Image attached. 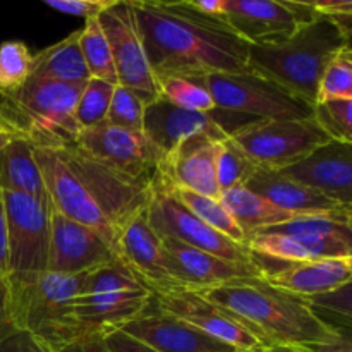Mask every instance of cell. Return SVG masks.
<instances>
[{
	"label": "cell",
	"mask_w": 352,
	"mask_h": 352,
	"mask_svg": "<svg viewBox=\"0 0 352 352\" xmlns=\"http://www.w3.org/2000/svg\"><path fill=\"white\" fill-rule=\"evenodd\" d=\"M55 212L102 234L117 253V239L133 217L146 210L151 184L133 181L93 158L76 143L34 146Z\"/></svg>",
	"instance_id": "1"
},
{
	"label": "cell",
	"mask_w": 352,
	"mask_h": 352,
	"mask_svg": "<svg viewBox=\"0 0 352 352\" xmlns=\"http://www.w3.org/2000/svg\"><path fill=\"white\" fill-rule=\"evenodd\" d=\"M129 2L157 78L246 71L250 45L222 19L203 16L186 2Z\"/></svg>",
	"instance_id": "2"
},
{
	"label": "cell",
	"mask_w": 352,
	"mask_h": 352,
	"mask_svg": "<svg viewBox=\"0 0 352 352\" xmlns=\"http://www.w3.org/2000/svg\"><path fill=\"white\" fill-rule=\"evenodd\" d=\"M212 302L239 316L267 346H318L337 337L306 299L272 285L265 277L239 278L201 291Z\"/></svg>",
	"instance_id": "3"
},
{
	"label": "cell",
	"mask_w": 352,
	"mask_h": 352,
	"mask_svg": "<svg viewBox=\"0 0 352 352\" xmlns=\"http://www.w3.org/2000/svg\"><path fill=\"white\" fill-rule=\"evenodd\" d=\"M346 48L347 36L342 28L330 17L316 16L285 41L250 45L246 71L315 107L327 65Z\"/></svg>",
	"instance_id": "4"
},
{
	"label": "cell",
	"mask_w": 352,
	"mask_h": 352,
	"mask_svg": "<svg viewBox=\"0 0 352 352\" xmlns=\"http://www.w3.org/2000/svg\"><path fill=\"white\" fill-rule=\"evenodd\" d=\"M81 275L55 272L9 274L10 315L19 332L33 337L45 352H60L88 336L74 315Z\"/></svg>",
	"instance_id": "5"
},
{
	"label": "cell",
	"mask_w": 352,
	"mask_h": 352,
	"mask_svg": "<svg viewBox=\"0 0 352 352\" xmlns=\"http://www.w3.org/2000/svg\"><path fill=\"white\" fill-rule=\"evenodd\" d=\"M85 85L30 78L14 91H0V109L33 146H65L81 133L76 107Z\"/></svg>",
	"instance_id": "6"
},
{
	"label": "cell",
	"mask_w": 352,
	"mask_h": 352,
	"mask_svg": "<svg viewBox=\"0 0 352 352\" xmlns=\"http://www.w3.org/2000/svg\"><path fill=\"white\" fill-rule=\"evenodd\" d=\"M248 250L256 256L282 263L352 258V230L340 210L305 215L254 232L248 239Z\"/></svg>",
	"instance_id": "7"
},
{
	"label": "cell",
	"mask_w": 352,
	"mask_h": 352,
	"mask_svg": "<svg viewBox=\"0 0 352 352\" xmlns=\"http://www.w3.org/2000/svg\"><path fill=\"white\" fill-rule=\"evenodd\" d=\"M153 294L120 261L85 274L74 315L88 333L122 329L143 315Z\"/></svg>",
	"instance_id": "8"
},
{
	"label": "cell",
	"mask_w": 352,
	"mask_h": 352,
	"mask_svg": "<svg viewBox=\"0 0 352 352\" xmlns=\"http://www.w3.org/2000/svg\"><path fill=\"white\" fill-rule=\"evenodd\" d=\"M215 107L265 120L313 119L315 107L250 71L203 76Z\"/></svg>",
	"instance_id": "9"
},
{
	"label": "cell",
	"mask_w": 352,
	"mask_h": 352,
	"mask_svg": "<svg viewBox=\"0 0 352 352\" xmlns=\"http://www.w3.org/2000/svg\"><path fill=\"white\" fill-rule=\"evenodd\" d=\"M230 140L260 168L285 170L330 141L316 119L256 120Z\"/></svg>",
	"instance_id": "10"
},
{
	"label": "cell",
	"mask_w": 352,
	"mask_h": 352,
	"mask_svg": "<svg viewBox=\"0 0 352 352\" xmlns=\"http://www.w3.org/2000/svg\"><path fill=\"white\" fill-rule=\"evenodd\" d=\"M146 220L160 237L177 239L188 246L212 253L229 261H253L248 246L234 243L219 230L206 226L188 206L182 205L172 189L157 177L146 206Z\"/></svg>",
	"instance_id": "11"
},
{
	"label": "cell",
	"mask_w": 352,
	"mask_h": 352,
	"mask_svg": "<svg viewBox=\"0 0 352 352\" xmlns=\"http://www.w3.org/2000/svg\"><path fill=\"white\" fill-rule=\"evenodd\" d=\"M76 144L119 174L151 186L164 162V153L144 133L112 126L107 120L81 129Z\"/></svg>",
	"instance_id": "12"
},
{
	"label": "cell",
	"mask_w": 352,
	"mask_h": 352,
	"mask_svg": "<svg viewBox=\"0 0 352 352\" xmlns=\"http://www.w3.org/2000/svg\"><path fill=\"white\" fill-rule=\"evenodd\" d=\"M98 21L112 50L119 85L138 93L146 105L160 98V86L148 62L129 0H113Z\"/></svg>",
	"instance_id": "13"
},
{
	"label": "cell",
	"mask_w": 352,
	"mask_h": 352,
	"mask_svg": "<svg viewBox=\"0 0 352 352\" xmlns=\"http://www.w3.org/2000/svg\"><path fill=\"white\" fill-rule=\"evenodd\" d=\"M2 192L7 217L9 274L47 272L52 206L28 195Z\"/></svg>",
	"instance_id": "14"
},
{
	"label": "cell",
	"mask_w": 352,
	"mask_h": 352,
	"mask_svg": "<svg viewBox=\"0 0 352 352\" xmlns=\"http://www.w3.org/2000/svg\"><path fill=\"white\" fill-rule=\"evenodd\" d=\"M316 17L306 0H226L223 23L248 45H275Z\"/></svg>",
	"instance_id": "15"
},
{
	"label": "cell",
	"mask_w": 352,
	"mask_h": 352,
	"mask_svg": "<svg viewBox=\"0 0 352 352\" xmlns=\"http://www.w3.org/2000/svg\"><path fill=\"white\" fill-rule=\"evenodd\" d=\"M117 258L153 296L184 289L162 237L148 223L146 210L122 227L117 239Z\"/></svg>",
	"instance_id": "16"
},
{
	"label": "cell",
	"mask_w": 352,
	"mask_h": 352,
	"mask_svg": "<svg viewBox=\"0 0 352 352\" xmlns=\"http://www.w3.org/2000/svg\"><path fill=\"white\" fill-rule=\"evenodd\" d=\"M153 301L162 311L191 323L206 336L232 346L234 349L261 352L268 347L246 322L223 306L206 299L201 292L179 289L153 296Z\"/></svg>",
	"instance_id": "17"
},
{
	"label": "cell",
	"mask_w": 352,
	"mask_h": 352,
	"mask_svg": "<svg viewBox=\"0 0 352 352\" xmlns=\"http://www.w3.org/2000/svg\"><path fill=\"white\" fill-rule=\"evenodd\" d=\"M119 261L112 244L95 229L50 210L48 272L81 275Z\"/></svg>",
	"instance_id": "18"
},
{
	"label": "cell",
	"mask_w": 352,
	"mask_h": 352,
	"mask_svg": "<svg viewBox=\"0 0 352 352\" xmlns=\"http://www.w3.org/2000/svg\"><path fill=\"white\" fill-rule=\"evenodd\" d=\"M219 143L208 136H192L181 141L162 162L158 177L172 188L189 189L208 198L220 199L217 181Z\"/></svg>",
	"instance_id": "19"
},
{
	"label": "cell",
	"mask_w": 352,
	"mask_h": 352,
	"mask_svg": "<svg viewBox=\"0 0 352 352\" xmlns=\"http://www.w3.org/2000/svg\"><path fill=\"white\" fill-rule=\"evenodd\" d=\"M285 174L332 199L340 208L352 206V144L330 140Z\"/></svg>",
	"instance_id": "20"
},
{
	"label": "cell",
	"mask_w": 352,
	"mask_h": 352,
	"mask_svg": "<svg viewBox=\"0 0 352 352\" xmlns=\"http://www.w3.org/2000/svg\"><path fill=\"white\" fill-rule=\"evenodd\" d=\"M124 332L143 340L158 352H236L232 346L206 336L191 323L165 313L151 302L150 308L122 327Z\"/></svg>",
	"instance_id": "21"
},
{
	"label": "cell",
	"mask_w": 352,
	"mask_h": 352,
	"mask_svg": "<svg viewBox=\"0 0 352 352\" xmlns=\"http://www.w3.org/2000/svg\"><path fill=\"white\" fill-rule=\"evenodd\" d=\"M143 133L164 153V158L188 138L208 136L217 141L229 138L220 129L213 110L206 113L191 112L172 105L164 96L144 109Z\"/></svg>",
	"instance_id": "22"
},
{
	"label": "cell",
	"mask_w": 352,
	"mask_h": 352,
	"mask_svg": "<svg viewBox=\"0 0 352 352\" xmlns=\"http://www.w3.org/2000/svg\"><path fill=\"white\" fill-rule=\"evenodd\" d=\"M162 243L174 260L179 280L189 291L201 292L239 278L263 277L254 261L241 263V261L223 260L170 237H162Z\"/></svg>",
	"instance_id": "23"
},
{
	"label": "cell",
	"mask_w": 352,
	"mask_h": 352,
	"mask_svg": "<svg viewBox=\"0 0 352 352\" xmlns=\"http://www.w3.org/2000/svg\"><path fill=\"white\" fill-rule=\"evenodd\" d=\"M272 285L302 299L329 294L352 280V258H322V260L284 263L267 275Z\"/></svg>",
	"instance_id": "24"
},
{
	"label": "cell",
	"mask_w": 352,
	"mask_h": 352,
	"mask_svg": "<svg viewBox=\"0 0 352 352\" xmlns=\"http://www.w3.org/2000/svg\"><path fill=\"white\" fill-rule=\"evenodd\" d=\"M244 186L278 208L298 215H320V213H336L342 210L325 195L289 177L282 170L258 167Z\"/></svg>",
	"instance_id": "25"
},
{
	"label": "cell",
	"mask_w": 352,
	"mask_h": 352,
	"mask_svg": "<svg viewBox=\"0 0 352 352\" xmlns=\"http://www.w3.org/2000/svg\"><path fill=\"white\" fill-rule=\"evenodd\" d=\"M0 189L28 195L50 205L34 146L23 134H17L0 150Z\"/></svg>",
	"instance_id": "26"
},
{
	"label": "cell",
	"mask_w": 352,
	"mask_h": 352,
	"mask_svg": "<svg viewBox=\"0 0 352 352\" xmlns=\"http://www.w3.org/2000/svg\"><path fill=\"white\" fill-rule=\"evenodd\" d=\"M81 30L74 31L58 43L33 54V71L30 78L58 82H88L91 79L81 47Z\"/></svg>",
	"instance_id": "27"
},
{
	"label": "cell",
	"mask_w": 352,
	"mask_h": 352,
	"mask_svg": "<svg viewBox=\"0 0 352 352\" xmlns=\"http://www.w3.org/2000/svg\"><path fill=\"white\" fill-rule=\"evenodd\" d=\"M220 201L229 210L230 215L237 222V226L248 236V239L254 232H258V230L280 226V223L291 222V220L299 219V217H305L278 208L274 203L254 195L246 186H237V188L223 191L220 195Z\"/></svg>",
	"instance_id": "28"
},
{
	"label": "cell",
	"mask_w": 352,
	"mask_h": 352,
	"mask_svg": "<svg viewBox=\"0 0 352 352\" xmlns=\"http://www.w3.org/2000/svg\"><path fill=\"white\" fill-rule=\"evenodd\" d=\"M167 184V182H165ZM168 186V184H167ZM175 196H177L179 201L184 206H188L199 220L210 226L212 229L219 230L220 234L227 236L229 239H232L234 243H239L248 246V236L243 232L237 222L234 220V217L230 215L229 210L223 206V203L217 198H208V196L198 195V192H192L189 189L182 188H172Z\"/></svg>",
	"instance_id": "29"
},
{
	"label": "cell",
	"mask_w": 352,
	"mask_h": 352,
	"mask_svg": "<svg viewBox=\"0 0 352 352\" xmlns=\"http://www.w3.org/2000/svg\"><path fill=\"white\" fill-rule=\"evenodd\" d=\"M79 47H81L82 57H85L86 67H88L91 78L102 79L110 85H119L112 50H110L109 40L100 26L98 17H89L85 21V28L81 30V36H79Z\"/></svg>",
	"instance_id": "30"
},
{
	"label": "cell",
	"mask_w": 352,
	"mask_h": 352,
	"mask_svg": "<svg viewBox=\"0 0 352 352\" xmlns=\"http://www.w3.org/2000/svg\"><path fill=\"white\" fill-rule=\"evenodd\" d=\"M160 86V96L191 112L206 113L215 109L212 95L206 88L203 76H162L157 78Z\"/></svg>",
	"instance_id": "31"
},
{
	"label": "cell",
	"mask_w": 352,
	"mask_h": 352,
	"mask_svg": "<svg viewBox=\"0 0 352 352\" xmlns=\"http://www.w3.org/2000/svg\"><path fill=\"white\" fill-rule=\"evenodd\" d=\"M306 302L325 325L352 339V280L329 294L308 298Z\"/></svg>",
	"instance_id": "32"
},
{
	"label": "cell",
	"mask_w": 352,
	"mask_h": 352,
	"mask_svg": "<svg viewBox=\"0 0 352 352\" xmlns=\"http://www.w3.org/2000/svg\"><path fill=\"white\" fill-rule=\"evenodd\" d=\"M258 165L230 138L220 141L217 157V181L220 191L223 192L227 189L244 186Z\"/></svg>",
	"instance_id": "33"
},
{
	"label": "cell",
	"mask_w": 352,
	"mask_h": 352,
	"mask_svg": "<svg viewBox=\"0 0 352 352\" xmlns=\"http://www.w3.org/2000/svg\"><path fill=\"white\" fill-rule=\"evenodd\" d=\"M33 54L23 41L0 45V91H14L30 79Z\"/></svg>",
	"instance_id": "34"
},
{
	"label": "cell",
	"mask_w": 352,
	"mask_h": 352,
	"mask_svg": "<svg viewBox=\"0 0 352 352\" xmlns=\"http://www.w3.org/2000/svg\"><path fill=\"white\" fill-rule=\"evenodd\" d=\"M113 89L116 85H110L102 79L91 78L86 82L76 107V120L81 129H88L107 120Z\"/></svg>",
	"instance_id": "35"
},
{
	"label": "cell",
	"mask_w": 352,
	"mask_h": 352,
	"mask_svg": "<svg viewBox=\"0 0 352 352\" xmlns=\"http://www.w3.org/2000/svg\"><path fill=\"white\" fill-rule=\"evenodd\" d=\"M315 119L330 140L352 144V98L316 103Z\"/></svg>",
	"instance_id": "36"
},
{
	"label": "cell",
	"mask_w": 352,
	"mask_h": 352,
	"mask_svg": "<svg viewBox=\"0 0 352 352\" xmlns=\"http://www.w3.org/2000/svg\"><path fill=\"white\" fill-rule=\"evenodd\" d=\"M352 91V50L346 48L327 65L318 88V103L349 98Z\"/></svg>",
	"instance_id": "37"
},
{
	"label": "cell",
	"mask_w": 352,
	"mask_h": 352,
	"mask_svg": "<svg viewBox=\"0 0 352 352\" xmlns=\"http://www.w3.org/2000/svg\"><path fill=\"white\" fill-rule=\"evenodd\" d=\"M146 103L140 98L138 93L126 86L117 85L113 89L112 102H110L107 122L124 129L140 131L143 133V117Z\"/></svg>",
	"instance_id": "38"
},
{
	"label": "cell",
	"mask_w": 352,
	"mask_h": 352,
	"mask_svg": "<svg viewBox=\"0 0 352 352\" xmlns=\"http://www.w3.org/2000/svg\"><path fill=\"white\" fill-rule=\"evenodd\" d=\"M316 16L330 17L339 24L346 36L352 33V0H306Z\"/></svg>",
	"instance_id": "39"
},
{
	"label": "cell",
	"mask_w": 352,
	"mask_h": 352,
	"mask_svg": "<svg viewBox=\"0 0 352 352\" xmlns=\"http://www.w3.org/2000/svg\"><path fill=\"white\" fill-rule=\"evenodd\" d=\"M113 0H45V6L60 14H69L76 17H98L105 9H109Z\"/></svg>",
	"instance_id": "40"
},
{
	"label": "cell",
	"mask_w": 352,
	"mask_h": 352,
	"mask_svg": "<svg viewBox=\"0 0 352 352\" xmlns=\"http://www.w3.org/2000/svg\"><path fill=\"white\" fill-rule=\"evenodd\" d=\"M103 340H105V346L109 352H158L151 346L144 344L143 340L136 339V337L124 332L122 329H116L107 332L105 336H103Z\"/></svg>",
	"instance_id": "41"
},
{
	"label": "cell",
	"mask_w": 352,
	"mask_h": 352,
	"mask_svg": "<svg viewBox=\"0 0 352 352\" xmlns=\"http://www.w3.org/2000/svg\"><path fill=\"white\" fill-rule=\"evenodd\" d=\"M17 332L19 330L14 325L12 315H10V298L7 277L0 275V342L16 336Z\"/></svg>",
	"instance_id": "42"
},
{
	"label": "cell",
	"mask_w": 352,
	"mask_h": 352,
	"mask_svg": "<svg viewBox=\"0 0 352 352\" xmlns=\"http://www.w3.org/2000/svg\"><path fill=\"white\" fill-rule=\"evenodd\" d=\"M0 352H45L38 346L36 340L24 332H17L16 336L9 337L0 342Z\"/></svg>",
	"instance_id": "43"
},
{
	"label": "cell",
	"mask_w": 352,
	"mask_h": 352,
	"mask_svg": "<svg viewBox=\"0 0 352 352\" xmlns=\"http://www.w3.org/2000/svg\"><path fill=\"white\" fill-rule=\"evenodd\" d=\"M105 333H88L82 339L76 340L74 344L67 346L60 352H109L105 346V340H103Z\"/></svg>",
	"instance_id": "44"
},
{
	"label": "cell",
	"mask_w": 352,
	"mask_h": 352,
	"mask_svg": "<svg viewBox=\"0 0 352 352\" xmlns=\"http://www.w3.org/2000/svg\"><path fill=\"white\" fill-rule=\"evenodd\" d=\"M0 275H9V248H7V217L3 192L0 189Z\"/></svg>",
	"instance_id": "45"
},
{
	"label": "cell",
	"mask_w": 352,
	"mask_h": 352,
	"mask_svg": "<svg viewBox=\"0 0 352 352\" xmlns=\"http://www.w3.org/2000/svg\"><path fill=\"white\" fill-rule=\"evenodd\" d=\"M184 2L188 3V7H191L196 12L203 14V16L223 21L226 0H184Z\"/></svg>",
	"instance_id": "46"
},
{
	"label": "cell",
	"mask_w": 352,
	"mask_h": 352,
	"mask_svg": "<svg viewBox=\"0 0 352 352\" xmlns=\"http://www.w3.org/2000/svg\"><path fill=\"white\" fill-rule=\"evenodd\" d=\"M309 352H352V339L342 333H337V337L330 342L318 344V346L306 347Z\"/></svg>",
	"instance_id": "47"
},
{
	"label": "cell",
	"mask_w": 352,
	"mask_h": 352,
	"mask_svg": "<svg viewBox=\"0 0 352 352\" xmlns=\"http://www.w3.org/2000/svg\"><path fill=\"white\" fill-rule=\"evenodd\" d=\"M261 352H309L306 347L301 346H268Z\"/></svg>",
	"instance_id": "48"
},
{
	"label": "cell",
	"mask_w": 352,
	"mask_h": 352,
	"mask_svg": "<svg viewBox=\"0 0 352 352\" xmlns=\"http://www.w3.org/2000/svg\"><path fill=\"white\" fill-rule=\"evenodd\" d=\"M0 131H9V133H17V131L14 129L12 122H10V120L7 119L6 113L2 112V109H0Z\"/></svg>",
	"instance_id": "49"
},
{
	"label": "cell",
	"mask_w": 352,
	"mask_h": 352,
	"mask_svg": "<svg viewBox=\"0 0 352 352\" xmlns=\"http://www.w3.org/2000/svg\"><path fill=\"white\" fill-rule=\"evenodd\" d=\"M19 133H9V131H0V150H2L3 146H6L7 143H9L10 140H14V138L17 136Z\"/></svg>",
	"instance_id": "50"
},
{
	"label": "cell",
	"mask_w": 352,
	"mask_h": 352,
	"mask_svg": "<svg viewBox=\"0 0 352 352\" xmlns=\"http://www.w3.org/2000/svg\"><path fill=\"white\" fill-rule=\"evenodd\" d=\"M340 212H342V217H344V220H346V223L347 226H349V229L352 230V210H340Z\"/></svg>",
	"instance_id": "51"
},
{
	"label": "cell",
	"mask_w": 352,
	"mask_h": 352,
	"mask_svg": "<svg viewBox=\"0 0 352 352\" xmlns=\"http://www.w3.org/2000/svg\"><path fill=\"white\" fill-rule=\"evenodd\" d=\"M347 48L352 50V33L349 34V36H347Z\"/></svg>",
	"instance_id": "52"
},
{
	"label": "cell",
	"mask_w": 352,
	"mask_h": 352,
	"mask_svg": "<svg viewBox=\"0 0 352 352\" xmlns=\"http://www.w3.org/2000/svg\"><path fill=\"white\" fill-rule=\"evenodd\" d=\"M236 352H256V351H239V349H237Z\"/></svg>",
	"instance_id": "53"
},
{
	"label": "cell",
	"mask_w": 352,
	"mask_h": 352,
	"mask_svg": "<svg viewBox=\"0 0 352 352\" xmlns=\"http://www.w3.org/2000/svg\"><path fill=\"white\" fill-rule=\"evenodd\" d=\"M344 210H352V206H349V208H344Z\"/></svg>",
	"instance_id": "54"
},
{
	"label": "cell",
	"mask_w": 352,
	"mask_h": 352,
	"mask_svg": "<svg viewBox=\"0 0 352 352\" xmlns=\"http://www.w3.org/2000/svg\"><path fill=\"white\" fill-rule=\"evenodd\" d=\"M349 98H352V91H351V95H349Z\"/></svg>",
	"instance_id": "55"
}]
</instances>
